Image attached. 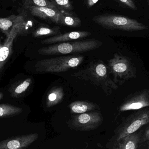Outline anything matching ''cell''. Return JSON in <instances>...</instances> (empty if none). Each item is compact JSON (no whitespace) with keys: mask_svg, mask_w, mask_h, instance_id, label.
I'll return each instance as SVG.
<instances>
[{"mask_svg":"<svg viewBox=\"0 0 149 149\" xmlns=\"http://www.w3.org/2000/svg\"><path fill=\"white\" fill-rule=\"evenodd\" d=\"M110 73L108 65L103 61L98 60L91 62L86 70L80 71L75 74L101 87L105 93L109 94L113 90L118 88L117 84L110 78Z\"/></svg>","mask_w":149,"mask_h":149,"instance_id":"cell-1","label":"cell"},{"mask_svg":"<svg viewBox=\"0 0 149 149\" xmlns=\"http://www.w3.org/2000/svg\"><path fill=\"white\" fill-rule=\"evenodd\" d=\"M103 45V42L93 39L74 42H63L53 44L38 49L40 55H62L82 53L96 50Z\"/></svg>","mask_w":149,"mask_h":149,"instance_id":"cell-2","label":"cell"},{"mask_svg":"<svg viewBox=\"0 0 149 149\" xmlns=\"http://www.w3.org/2000/svg\"><path fill=\"white\" fill-rule=\"evenodd\" d=\"M84 57L80 55H72L46 59L38 61L35 67L38 72L53 73L64 72L81 64Z\"/></svg>","mask_w":149,"mask_h":149,"instance_id":"cell-3","label":"cell"},{"mask_svg":"<svg viewBox=\"0 0 149 149\" xmlns=\"http://www.w3.org/2000/svg\"><path fill=\"white\" fill-rule=\"evenodd\" d=\"M93 21L105 29L133 31L148 29L143 24L130 17L115 14H104L95 16Z\"/></svg>","mask_w":149,"mask_h":149,"instance_id":"cell-4","label":"cell"},{"mask_svg":"<svg viewBox=\"0 0 149 149\" xmlns=\"http://www.w3.org/2000/svg\"><path fill=\"white\" fill-rule=\"evenodd\" d=\"M107 65L116 84L122 85L136 77V67L128 57L115 53L108 60Z\"/></svg>","mask_w":149,"mask_h":149,"instance_id":"cell-5","label":"cell"},{"mask_svg":"<svg viewBox=\"0 0 149 149\" xmlns=\"http://www.w3.org/2000/svg\"><path fill=\"white\" fill-rule=\"evenodd\" d=\"M136 111L127 116L116 128L112 141H118L149 124V108H144Z\"/></svg>","mask_w":149,"mask_h":149,"instance_id":"cell-6","label":"cell"},{"mask_svg":"<svg viewBox=\"0 0 149 149\" xmlns=\"http://www.w3.org/2000/svg\"><path fill=\"white\" fill-rule=\"evenodd\" d=\"M103 122V118L98 112L79 114L74 116L70 121V127L79 131H90L96 129Z\"/></svg>","mask_w":149,"mask_h":149,"instance_id":"cell-7","label":"cell"},{"mask_svg":"<svg viewBox=\"0 0 149 149\" xmlns=\"http://www.w3.org/2000/svg\"><path fill=\"white\" fill-rule=\"evenodd\" d=\"M32 21H29L24 15H11L6 17L0 18V30L6 36L15 29L22 30L27 34L32 26Z\"/></svg>","mask_w":149,"mask_h":149,"instance_id":"cell-8","label":"cell"},{"mask_svg":"<svg viewBox=\"0 0 149 149\" xmlns=\"http://www.w3.org/2000/svg\"><path fill=\"white\" fill-rule=\"evenodd\" d=\"M149 107L148 89L137 91L128 96L119 108L120 112L137 110Z\"/></svg>","mask_w":149,"mask_h":149,"instance_id":"cell-9","label":"cell"},{"mask_svg":"<svg viewBox=\"0 0 149 149\" xmlns=\"http://www.w3.org/2000/svg\"><path fill=\"white\" fill-rule=\"evenodd\" d=\"M39 137L38 134H31L11 137L0 142V149H21L30 146Z\"/></svg>","mask_w":149,"mask_h":149,"instance_id":"cell-10","label":"cell"},{"mask_svg":"<svg viewBox=\"0 0 149 149\" xmlns=\"http://www.w3.org/2000/svg\"><path fill=\"white\" fill-rule=\"evenodd\" d=\"M143 129L126 136L120 140L113 141L108 148L113 149H137L141 144Z\"/></svg>","mask_w":149,"mask_h":149,"instance_id":"cell-11","label":"cell"},{"mask_svg":"<svg viewBox=\"0 0 149 149\" xmlns=\"http://www.w3.org/2000/svg\"><path fill=\"white\" fill-rule=\"evenodd\" d=\"M91 35V33L90 32L86 31H69L47 38L42 40L41 43L43 44H53L81 39L89 36Z\"/></svg>","mask_w":149,"mask_h":149,"instance_id":"cell-12","label":"cell"},{"mask_svg":"<svg viewBox=\"0 0 149 149\" xmlns=\"http://www.w3.org/2000/svg\"><path fill=\"white\" fill-rule=\"evenodd\" d=\"M26 34L22 30L15 29L7 36L2 46L0 48V72L12 53V47L15 38L18 35Z\"/></svg>","mask_w":149,"mask_h":149,"instance_id":"cell-13","label":"cell"},{"mask_svg":"<svg viewBox=\"0 0 149 149\" xmlns=\"http://www.w3.org/2000/svg\"><path fill=\"white\" fill-rule=\"evenodd\" d=\"M25 8L32 15L58 24V17L61 13V10L58 9L37 6H29Z\"/></svg>","mask_w":149,"mask_h":149,"instance_id":"cell-14","label":"cell"},{"mask_svg":"<svg viewBox=\"0 0 149 149\" xmlns=\"http://www.w3.org/2000/svg\"><path fill=\"white\" fill-rule=\"evenodd\" d=\"M81 24V21L79 17L72 12L61 11L58 21V25L76 28L80 27Z\"/></svg>","mask_w":149,"mask_h":149,"instance_id":"cell-15","label":"cell"},{"mask_svg":"<svg viewBox=\"0 0 149 149\" xmlns=\"http://www.w3.org/2000/svg\"><path fill=\"white\" fill-rule=\"evenodd\" d=\"M69 108L71 113L79 114L94 111L99 108V107L93 102L78 101L70 103L69 105Z\"/></svg>","mask_w":149,"mask_h":149,"instance_id":"cell-16","label":"cell"},{"mask_svg":"<svg viewBox=\"0 0 149 149\" xmlns=\"http://www.w3.org/2000/svg\"><path fill=\"white\" fill-rule=\"evenodd\" d=\"M65 94L63 87H52L48 92L46 97V106L52 107L60 103L64 97Z\"/></svg>","mask_w":149,"mask_h":149,"instance_id":"cell-17","label":"cell"},{"mask_svg":"<svg viewBox=\"0 0 149 149\" xmlns=\"http://www.w3.org/2000/svg\"><path fill=\"white\" fill-rule=\"evenodd\" d=\"M59 27H52L48 24H42L39 25L32 32V36L35 38L45 36H52L61 34Z\"/></svg>","mask_w":149,"mask_h":149,"instance_id":"cell-18","label":"cell"},{"mask_svg":"<svg viewBox=\"0 0 149 149\" xmlns=\"http://www.w3.org/2000/svg\"><path fill=\"white\" fill-rule=\"evenodd\" d=\"M31 83L32 80L29 78L15 83L9 89L11 97L15 98L21 97L28 90Z\"/></svg>","mask_w":149,"mask_h":149,"instance_id":"cell-19","label":"cell"},{"mask_svg":"<svg viewBox=\"0 0 149 149\" xmlns=\"http://www.w3.org/2000/svg\"><path fill=\"white\" fill-rule=\"evenodd\" d=\"M22 112V108L8 104L0 105V118L15 116L20 114Z\"/></svg>","mask_w":149,"mask_h":149,"instance_id":"cell-20","label":"cell"},{"mask_svg":"<svg viewBox=\"0 0 149 149\" xmlns=\"http://www.w3.org/2000/svg\"><path fill=\"white\" fill-rule=\"evenodd\" d=\"M22 3L24 8L29 6H37L56 8L51 0H23Z\"/></svg>","mask_w":149,"mask_h":149,"instance_id":"cell-21","label":"cell"},{"mask_svg":"<svg viewBox=\"0 0 149 149\" xmlns=\"http://www.w3.org/2000/svg\"><path fill=\"white\" fill-rule=\"evenodd\" d=\"M57 9L61 11L72 12L73 5L71 0H51Z\"/></svg>","mask_w":149,"mask_h":149,"instance_id":"cell-22","label":"cell"},{"mask_svg":"<svg viewBox=\"0 0 149 149\" xmlns=\"http://www.w3.org/2000/svg\"><path fill=\"white\" fill-rule=\"evenodd\" d=\"M116 1L120 4H122L127 8L134 10H137V6L134 0H116Z\"/></svg>","mask_w":149,"mask_h":149,"instance_id":"cell-23","label":"cell"},{"mask_svg":"<svg viewBox=\"0 0 149 149\" xmlns=\"http://www.w3.org/2000/svg\"><path fill=\"white\" fill-rule=\"evenodd\" d=\"M148 141H149V125L145 129H143L141 139V144Z\"/></svg>","mask_w":149,"mask_h":149,"instance_id":"cell-24","label":"cell"},{"mask_svg":"<svg viewBox=\"0 0 149 149\" xmlns=\"http://www.w3.org/2000/svg\"><path fill=\"white\" fill-rule=\"evenodd\" d=\"M138 149H149V141L140 144Z\"/></svg>","mask_w":149,"mask_h":149,"instance_id":"cell-25","label":"cell"},{"mask_svg":"<svg viewBox=\"0 0 149 149\" xmlns=\"http://www.w3.org/2000/svg\"><path fill=\"white\" fill-rule=\"evenodd\" d=\"M99 0H87V4L88 7H91L97 2Z\"/></svg>","mask_w":149,"mask_h":149,"instance_id":"cell-26","label":"cell"},{"mask_svg":"<svg viewBox=\"0 0 149 149\" xmlns=\"http://www.w3.org/2000/svg\"><path fill=\"white\" fill-rule=\"evenodd\" d=\"M3 94L1 92H0V101H1V99H2L3 97Z\"/></svg>","mask_w":149,"mask_h":149,"instance_id":"cell-27","label":"cell"},{"mask_svg":"<svg viewBox=\"0 0 149 149\" xmlns=\"http://www.w3.org/2000/svg\"><path fill=\"white\" fill-rule=\"evenodd\" d=\"M2 45L1 44V42H0V48H1V47H2Z\"/></svg>","mask_w":149,"mask_h":149,"instance_id":"cell-28","label":"cell"},{"mask_svg":"<svg viewBox=\"0 0 149 149\" xmlns=\"http://www.w3.org/2000/svg\"><path fill=\"white\" fill-rule=\"evenodd\" d=\"M147 1H148V3L149 5V0H147Z\"/></svg>","mask_w":149,"mask_h":149,"instance_id":"cell-29","label":"cell"},{"mask_svg":"<svg viewBox=\"0 0 149 149\" xmlns=\"http://www.w3.org/2000/svg\"><path fill=\"white\" fill-rule=\"evenodd\" d=\"M148 92L149 93V89H148Z\"/></svg>","mask_w":149,"mask_h":149,"instance_id":"cell-30","label":"cell"}]
</instances>
